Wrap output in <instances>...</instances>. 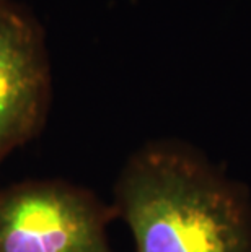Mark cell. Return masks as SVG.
Returning <instances> with one entry per match:
<instances>
[{
    "label": "cell",
    "instance_id": "1",
    "mask_svg": "<svg viewBox=\"0 0 251 252\" xmlns=\"http://www.w3.org/2000/svg\"><path fill=\"white\" fill-rule=\"evenodd\" d=\"M113 207L137 252H251V194L178 140L132 153L114 184Z\"/></svg>",
    "mask_w": 251,
    "mask_h": 252
},
{
    "label": "cell",
    "instance_id": "3",
    "mask_svg": "<svg viewBox=\"0 0 251 252\" xmlns=\"http://www.w3.org/2000/svg\"><path fill=\"white\" fill-rule=\"evenodd\" d=\"M51 96L41 25L23 5L0 0V164L41 132Z\"/></svg>",
    "mask_w": 251,
    "mask_h": 252
},
{
    "label": "cell",
    "instance_id": "2",
    "mask_svg": "<svg viewBox=\"0 0 251 252\" xmlns=\"http://www.w3.org/2000/svg\"><path fill=\"white\" fill-rule=\"evenodd\" d=\"M116 217L113 203L72 182H17L0 189V252H111Z\"/></svg>",
    "mask_w": 251,
    "mask_h": 252
}]
</instances>
